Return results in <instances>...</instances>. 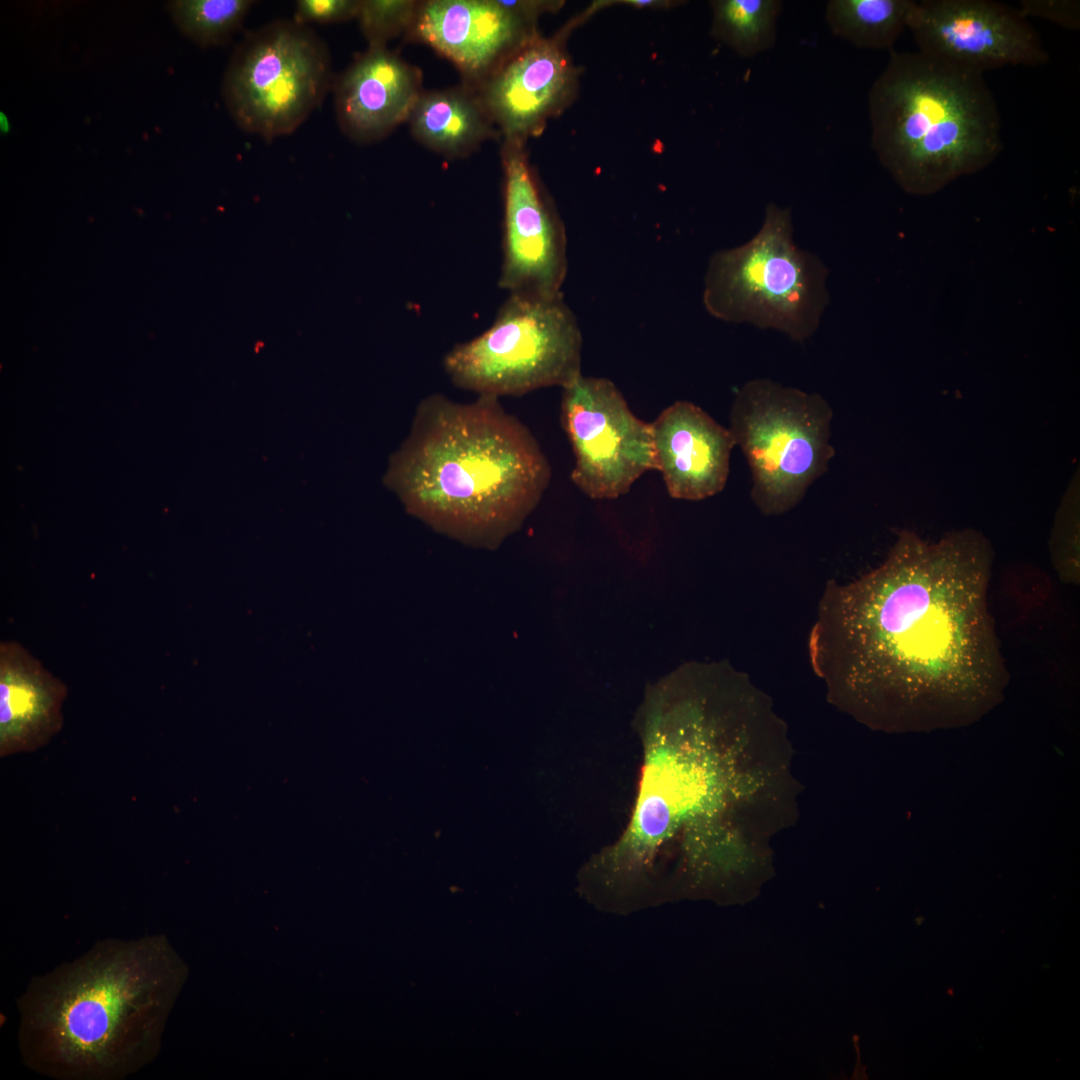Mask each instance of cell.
Wrapping results in <instances>:
<instances>
[{
  "label": "cell",
  "instance_id": "obj_1",
  "mask_svg": "<svg viewBox=\"0 0 1080 1080\" xmlns=\"http://www.w3.org/2000/svg\"><path fill=\"white\" fill-rule=\"evenodd\" d=\"M635 729L644 762L631 822L583 866V892L620 915L755 894L801 789L770 697L726 661L689 662L646 688Z\"/></svg>",
  "mask_w": 1080,
  "mask_h": 1080
},
{
  "label": "cell",
  "instance_id": "obj_2",
  "mask_svg": "<svg viewBox=\"0 0 1080 1080\" xmlns=\"http://www.w3.org/2000/svg\"><path fill=\"white\" fill-rule=\"evenodd\" d=\"M994 555L972 528L936 542L902 530L878 567L828 582L808 641L828 700L887 733L965 727L1002 703L1010 675L988 605Z\"/></svg>",
  "mask_w": 1080,
  "mask_h": 1080
},
{
  "label": "cell",
  "instance_id": "obj_3",
  "mask_svg": "<svg viewBox=\"0 0 1080 1080\" xmlns=\"http://www.w3.org/2000/svg\"><path fill=\"white\" fill-rule=\"evenodd\" d=\"M181 970L163 935L97 941L17 1002L23 1063L57 1080H123L152 1063Z\"/></svg>",
  "mask_w": 1080,
  "mask_h": 1080
},
{
  "label": "cell",
  "instance_id": "obj_4",
  "mask_svg": "<svg viewBox=\"0 0 1080 1080\" xmlns=\"http://www.w3.org/2000/svg\"><path fill=\"white\" fill-rule=\"evenodd\" d=\"M538 441L499 398H423L384 483L405 510L470 546L494 549L537 507L551 479Z\"/></svg>",
  "mask_w": 1080,
  "mask_h": 1080
},
{
  "label": "cell",
  "instance_id": "obj_5",
  "mask_svg": "<svg viewBox=\"0 0 1080 1080\" xmlns=\"http://www.w3.org/2000/svg\"><path fill=\"white\" fill-rule=\"evenodd\" d=\"M871 147L911 194L975 173L1003 148L997 102L983 75L919 51L892 50L868 94Z\"/></svg>",
  "mask_w": 1080,
  "mask_h": 1080
},
{
  "label": "cell",
  "instance_id": "obj_6",
  "mask_svg": "<svg viewBox=\"0 0 1080 1080\" xmlns=\"http://www.w3.org/2000/svg\"><path fill=\"white\" fill-rule=\"evenodd\" d=\"M828 273L817 255L795 243L791 209L769 203L749 241L712 254L702 303L720 321L749 323L804 342L829 304Z\"/></svg>",
  "mask_w": 1080,
  "mask_h": 1080
},
{
  "label": "cell",
  "instance_id": "obj_7",
  "mask_svg": "<svg viewBox=\"0 0 1080 1080\" xmlns=\"http://www.w3.org/2000/svg\"><path fill=\"white\" fill-rule=\"evenodd\" d=\"M583 338L563 294H508L488 329L443 358L451 382L478 396H521L582 374Z\"/></svg>",
  "mask_w": 1080,
  "mask_h": 1080
},
{
  "label": "cell",
  "instance_id": "obj_8",
  "mask_svg": "<svg viewBox=\"0 0 1080 1080\" xmlns=\"http://www.w3.org/2000/svg\"><path fill=\"white\" fill-rule=\"evenodd\" d=\"M833 411L818 393L771 379L743 384L730 411V430L750 468V495L768 516L796 507L835 455Z\"/></svg>",
  "mask_w": 1080,
  "mask_h": 1080
},
{
  "label": "cell",
  "instance_id": "obj_9",
  "mask_svg": "<svg viewBox=\"0 0 1080 1080\" xmlns=\"http://www.w3.org/2000/svg\"><path fill=\"white\" fill-rule=\"evenodd\" d=\"M331 56L308 26L275 20L233 51L222 95L236 125L266 141L297 130L332 89Z\"/></svg>",
  "mask_w": 1080,
  "mask_h": 1080
},
{
  "label": "cell",
  "instance_id": "obj_10",
  "mask_svg": "<svg viewBox=\"0 0 1080 1080\" xmlns=\"http://www.w3.org/2000/svg\"><path fill=\"white\" fill-rule=\"evenodd\" d=\"M561 389L560 420L575 459L571 480L585 495L616 499L656 470L651 423L630 410L610 379L581 374Z\"/></svg>",
  "mask_w": 1080,
  "mask_h": 1080
},
{
  "label": "cell",
  "instance_id": "obj_11",
  "mask_svg": "<svg viewBox=\"0 0 1080 1080\" xmlns=\"http://www.w3.org/2000/svg\"><path fill=\"white\" fill-rule=\"evenodd\" d=\"M907 28L918 51L963 71L1038 66L1049 60L1042 41L1018 9L990 0L914 2Z\"/></svg>",
  "mask_w": 1080,
  "mask_h": 1080
},
{
  "label": "cell",
  "instance_id": "obj_12",
  "mask_svg": "<svg viewBox=\"0 0 1080 1080\" xmlns=\"http://www.w3.org/2000/svg\"><path fill=\"white\" fill-rule=\"evenodd\" d=\"M521 148L511 141L504 146L498 286L508 294L554 297L563 294L568 272L567 236Z\"/></svg>",
  "mask_w": 1080,
  "mask_h": 1080
},
{
  "label": "cell",
  "instance_id": "obj_13",
  "mask_svg": "<svg viewBox=\"0 0 1080 1080\" xmlns=\"http://www.w3.org/2000/svg\"><path fill=\"white\" fill-rule=\"evenodd\" d=\"M528 21L505 1L431 0L418 4L408 35L482 81L535 36Z\"/></svg>",
  "mask_w": 1080,
  "mask_h": 1080
},
{
  "label": "cell",
  "instance_id": "obj_14",
  "mask_svg": "<svg viewBox=\"0 0 1080 1080\" xmlns=\"http://www.w3.org/2000/svg\"><path fill=\"white\" fill-rule=\"evenodd\" d=\"M573 82L560 43L533 36L481 81L478 96L506 141L521 143L562 107Z\"/></svg>",
  "mask_w": 1080,
  "mask_h": 1080
},
{
  "label": "cell",
  "instance_id": "obj_15",
  "mask_svg": "<svg viewBox=\"0 0 1080 1080\" xmlns=\"http://www.w3.org/2000/svg\"><path fill=\"white\" fill-rule=\"evenodd\" d=\"M651 427L656 471L670 497L700 501L725 488L736 446L729 428L685 400L665 408Z\"/></svg>",
  "mask_w": 1080,
  "mask_h": 1080
},
{
  "label": "cell",
  "instance_id": "obj_16",
  "mask_svg": "<svg viewBox=\"0 0 1080 1080\" xmlns=\"http://www.w3.org/2000/svg\"><path fill=\"white\" fill-rule=\"evenodd\" d=\"M334 106L342 132L356 142L383 138L408 120L421 91V74L386 46H369L334 78Z\"/></svg>",
  "mask_w": 1080,
  "mask_h": 1080
},
{
  "label": "cell",
  "instance_id": "obj_17",
  "mask_svg": "<svg viewBox=\"0 0 1080 1080\" xmlns=\"http://www.w3.org/2000/svg\"><path fill=\"white\" fill-rule=\"evenodd\" d=\"M66 685L16 641L0 643V756L33 752L63 726Z\"/></svg>",
  "mask_w": 1080,
  "mask_h": 1080
},
{
  "label": "cell",
  "instance_id": "obj_18",
  "mask_svg": "<svg viewBox=\"0 0 1080 1080\" xmlns=\"http://www.w3.org/2000/svg\"><path fill=\"white\" fill-rule=\"evenodd\" d=\"M407 121L420 142L449 156L470 152L495 132L478 94L463 89L422 92Z\"/></svg>",
  "mask_w": 1080,
  "mask_h": 1080
},
{
  "label": "cell",
  "instance_id": "obj_19",
  "mask_svg": "<svg viewBox=\"0 0 1080 1080\" xmlns=\"http://www.w3.org/2000/svg\"><path fill=\"white\" fill-rule=\"evenodd\" d=\"M912 0H829L825 22L833 36L858 48L892 50L907 28Z\"/></svg>",
  "mask_w": 1080,
  "mask_h": 1080
},
{
  "label": "cell",
  "instance_id": "obj_20",
  "mask_svg": "<svg viewBox=\"0 0 1080 1080\" xmlns=\"http://www.w3.org/2000/svg\"><path fill=\"white\" fill-rule=\"evenodd\" d=\"M713 33L738 55L755 57L777 40L780 0H720L712 2Z\"/></svg>",
  "mask_w": 1080,
  "mask_h": 1080
},
{
  "label": "cell",
  "instance_id": "obj_21",
  "mask_svg": "<svg viewBox=\"0 0 1080 1080\" xmlns=\"http://www.w3.org/2000/svg\"><path fill=\"white\" fill-rule=\"evenodd\" d=\"M252 0H177L170 3L180 31L203 46L222 45L240 29Z\"/></svg>",
  "mask_w": 1080,
  "mask_h": 1080
},
{
  "label": "cell",
  "instance_id": "obj_22",
  "mask_svg": "<svg viewBox=\"0 0 1080 1080\" xmlns=\"http://www.w3.org/2000/svg\"><path fill=\"white\" fill-rule=\"evenodd\" d=\"M418 2L406 0H363L357 20L369 46H386L388 40L408 31Z\"/></svg>",
  "mask_w": 1080,
  "mask_h": 1080
},
{
  "label": "cell",
  "instance_id": "obj_23",
  "mask_svg": "<svg viewBox=\"0 0 1080 1080\" xmlns=\"http://www.w3.org/2000/svg\"><path fill=\"white\" fill-rule=\"evenodd\" d=\"M1065 496L1051 534V556L1054 567L1063 582L1079 583L1078 554V486Z\"/></svg>",
  "mask_w": 1080,
  "mask_h": 1080
},
{
  "label": "cell",
  "instance_id": "obj_24",
  "mask_svg": "<svg viewBox=\"0 0 1080 1080\" xmlns=\"http://www.w3.org/2000/svg\"><path fill=\"white\" fill-rule=\"evenodd\" d=\"M359 2L355 0H298L293 21L297 24H336L357 17Z\"/></svg>",
  "mask_w": 1080,
  "mask_h": 1080
},
{
  "label": "cell",
  "instance_id": "obj_25",
  "mask_svg": "<svg viewBox=\"0 0 1080 1080\" xmlns=\"http://www.w3.org/2000/svg\"><path fill=\"white\" fill-rule=\"evenodd\" d=\"M1018 10L1025 18H1044L1065 29L1076 30L1080 27L1079 1L1023 0Z\"/></svg>",
  "mask_w": 1080,
  "mask_h": 1080
}]
</instances>
